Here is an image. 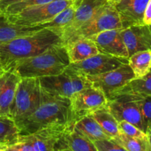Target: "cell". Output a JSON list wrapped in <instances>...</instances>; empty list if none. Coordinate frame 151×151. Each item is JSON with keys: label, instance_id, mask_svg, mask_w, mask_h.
Segmentation results:
<instances>
[{"label": "cell", "instance_id": "1", "mask_svg": "<svg viewBox=\"0 0 151 151\" xmlns=\"http://www.w3.org/2000/svg\"><path fill=\"white\" fill-rule=\"evenodd\" d=\"M64 45L61 36L48 28L18 37L0 45V63L4 71H11L18 61L42 53L54 46Z\"/></svg>", "mask_w": 151, "mask_h": 151}, {"label": "cell", "instance_id": "2", "mask_svg": "<svg viewBox=\"0 0 151 151\" xmlns=\"http://www.w3.org/2000/svg\"><path fill=\"white\" fill-rule=\"evenodd\" d=\"M15 122L20 135L31 134L54 125L75 123L70 99L52 95L43 91L42 100L38 107L29 116Z\"/></svg>", "mask_w": 151, "mask_h": 151}, {"label": "cell", "instance_id": "3", "mask_svg": "<svg viewBox=\"0 0 151 151\" xmlns=\"http://www.w3.org/2000/svg\"><path fill=\"white\" fill-rule=\"evenodd\" d=\"M70 63L66 46H54L37 55L18 61L11 72L21 78H39L58 75Z\"/></svg>", "mask_w": 151, "mask_h": 151}, {"label": "cell", "instance_id": "4", "mask_svg": "<svg viewBox=\"0 0 151 151\" xmlns=\"http://www.w3.org/2000/svg\"><path fill=\"white\" fill-rule=\"evenodd\" d=\"M42 97L39 78H22L10 107V116L16 122L29 116L38 107Z\"/></svg>", "mask_w": 151, "mask_h": 151}, {"label": "cell", "instance_id": "5", "mask_svg": "<svg viewBox=\"0 0 151 151\" xmlns=\"http://www.w3.org/2000/svg\"><path fill=\"white\" fill-rule=\"evenodd\" d=\"M39 81L43 91L68 99L90 83L86 77L69 66L58 75L41 77L39 78Z\"/></svg>", "mask_w": 151, "mask_h": 151}, {"label": "cell", "instance_id": "6", "mask_svg": "<svg viewBox=\"0 0 151 151\" xmlns=\"http://www.w3.org/2000/svg\"><path fill=\"white\" fill-rule=\"evenodd\" d=\"M70 125H54L29 134L19 135L17 142L8 147L7 151H54L57 141Z\"/></svg>", "mask_w": 151, "mask_h": 151}, {"label": "cell", "instance_id": "7", "mask_svg": "<svg viewBox=\"0 0 151 151\" xmlns=\"http://www.w3.org/2000/svg\"><path fill=\"white\" fill-rule=\"evenodd\" d=\"M122 29L119 14L114 5L108 3L88 22L75 30L64 43V46L81 38H89L103 31Z\"/></svg>", "mask_w": 151, "mask_h": 151}, {"label": "cell", "instance_id": "8", "mask_svg": "<svg viewBox=\"0 0 151 151\" xmlns=\"http://www.w3.org/2000/svg\"><path fill=\"white\" fill-rule=\"evenodd\" d=\"M75 4L74 0H54L41 5L26 9L20 13L5 16L12 23L22 26H38L47 23L60 11Z\"/></svg>", "mask_w": 151, "mask_h": 151}, {"label": "cell", "instance_id": "9", "mask_svg": "<svg viewBox=\"0 0 151 151\" xmlns=\"http://www.w3.org/2000/svg\"><path fill=\"white\" fill-rule=\"evenodd\" d=\"M106 107L118 122L126 121L136 125L145 133L141 111L136 94H121L114 96L108 100Z\"/></svg>", "mask_w": 151, "mask_h": 151}, {"label": "cell", "instance_id": "10", "mask_svg": "<svg viewBox=\"0 0 151 151\" xmlns=\"http://www.w3.org/2000/svg\"><path fill=\"white\" fill-rule=\"evenodd\" d=\"M86 77L93 86L104 93L108 100H110L118 90L135 78L128 63L106 73Z\"/></svg>", "mask_w": 151, "mask_h": 151}, {"label": "cell", "instance_id": "11", "mask_svg": "<svg viewBox=\"0 0 151 151\" xmlns=\"http://www.w3.org/2000/svg\"><path fill=\"white\" fill-rule=\"evenodd\" d=\"M107 102V97L103 91L91 83L86 86L70 98L71 109L75 122L80 118L106 106Z\"/></svg>", "mask_w": 151, "mask_h": 151}, {"label": "cell", "instance_id": "12", "mask_svg": "<svg viewBox=\"0 0 151 151\" xmlns=\"http://www.w3.org/2000/svg\"><path fill=\"white\" fill-rule=\"evenodd\" d=\"M128 63V58L98 53L78 63H70L69 68L84 76H94L114 70Z\"/></svg>", "mask_w": 151, "mask_h": 151}, {"label": "cell", "instance_id": "13", "mask_svg": "<svg viewBox=\"0 0 151 151\" xmlns=\"http://www.w3.org/2000/svg\"><path fill=\"white\" fill-rule=\"evenodd\" d=\"M121 29H108L88 38L94 41L100 53L128 58L129 55L121 35Z\"/></svg>", "mask_w": 151, "mask_h": 151}, {"label": "cell", "instance_id": "14", "mask_svg": "<svg viewBox=\"0 0 151 151\" xmlns=\"http://www.w3.org/2000/svg\"><path fill=\"white\" fill-rule=\"evenodd\" d=\"M108 3V0H82L77 7L73 19L60 31L63 44L75 30L88 22Z\"/></svg>", "mask_w": 151, "mask_h": 151}, {"label": "cell", "instance_id": "15", "mask_svg": "<svg viewBox=\"0 0 151 151\" xmlns=\"http://www.w3.org/2000/svg\"><path fill=\"white\" fill-rule=\"evenodd\" d=\"M120 32L129 56L137 52L151 50V27L149 25H134L122 29Z\"/></svg>", "mask_w": 151, "mask_h": 151}, {"label": "cell", "instance_id": "16", "mask_svg": "<svg viewBox=\"0 0 151 151\" xmlns=\"http://www.w3.org/2000/svg\"><path fill=\"white\" fill-rule=\"evenodd\" d=\"M149 0H120L114 4L122 29L134 25L144 24L143 17Z\"/></svg>", "mask_w": 151, "mask_h": 151}, {"label": "cell", "instance_id": "17", "mask_svg": "<svg viewBox=\"0 0 151 151\" xmlns=\"http://www.w3.org/2000/svg\"><path fill=\"white\" fill-rule=\"evenodd\" d=\"M54 151H96L94 143L74 127L66 128L54 147Z\"/></svg>", "mask_w": 151, "mask_h": 151}, {"label": "cell", "instance_id": "18", "mask_svg": "<svg viewBox=\"0 0 151 151\" xmlns=\"http://www.w3.org/2000/svg\"><path fill=\"white\" fill-rule=\"evenodd\" d=\"M21 79L11 71H4L0 75V116H10V107Z\"/></svg>", "mask_w": 151, "mask_h": 151}, {"label": "cell", "instance_id": "19", "mask_svg": "<svg viewBox=\"0 0 151 151\" xmlns=\"http://www.w3.org/2000/svg\"><path fill=\"white\" fill-rule=\"evenodd\" d=\"M66 47L71 63L81 62L100 53L94 41L88 38L72 41Z\"/></svg>", "mask_w": 151, "mask_h": 151}, {"label": "cell", "instance_id": "20", "mask_svg": "<svg viewBox=\"0 0 151 151\" xmlns=\"http://www.w3.org/2000/svg\"><path fill=\"white\" fill-rule=\"evenodd\" d=\"M41 28L39 26H22L12 23L7 16L0 11V42L5 43L9 41L33 33Z\"/></svg>", "mask_w": 151, "mask_h": 151}, {"label": "cell", "instance_id": "21", "mask_svg": "<svg viewBox=\"0 0 151 151\" xmlns=\"http://www.w3.org/2000/svg\"><path fill=\"white\" fill-rule=\"evenodd\" d=\"M100 125L106 134L111 138L117 137L120 134L119 122L113 116L106 106L97 109L90 114Z\"/></svg>", "mask_w": 151, "mask_h": 151}, {"label": "cell", "instance_id": "22", "mask_svg": "<svg viewBox=\"0 0 151 151\" xmlns=\"http://www.w3.org/2000/svg\"><path fill=\"white\" fill-rule=\"evenodd\" d=\"M74 127L92 142L102 139L111 138L106 135L100 125L90 115H86L78 119L74 123Z\"/></svg>", "mask_w": 151, "mask_h": 151}, {"label": "cell", "instance_id": "23", "mask_svg": "<svg viewBox=\"0 0 151 151\" xmlns=\"http://www.w3.org/2000/svg\"><path fill=\"white\" fill-rule=\"evenodd\" d=\"M121 94H131L151 97V72L141 78L133 79L122 88L118 90L113 97Z\"/></svg>", "mask_w": 151, "mask_h": 151}, {"label": "cell", "instance_id": "24", "mask_svg": "<svg viewBox=\"0 0 151 151\" xmlns=\"http://www.w3.org/2000/svg\"><path fill=\"white\" fill-rule=\"evenodd\" d=\"M128 65L132 69L135 78L145 76L150 72L151 50L137 52L128 57Z\"/></svg>", "mask_w": 151, "mask_h": 151}, {"label": "cell", "instance_id": "25", "mask_svg": "<svg viewBox=\"0 0 151 151\" xmlns=\"http://www.w3.org/2000/svg\"><path fill=\"white\" fill-rule=\"evenodd\" d=\"M19 135L20 131L14 119L8 116H0V142L10 147L17 142Z\"/></svg>", "mask_w": 151, "mask_h": 151}, {"label": "cell", "instance_id": "26", "mask_svg": "<svg viewBox=\"0 0 151 151\" xmlns=\"http://www.w3.org/2000/svg\"><path fill=\"white\" fill-rule=\"evenodd\" d=\"M76 8L77 6L75 5V4H72L60 11L50 22L38 25V26L42 28L51 29L60 35V31L62 30V29L65 27L73 19Z\"/></svg>", "mask_w": 151, "mask_h": 151}, {"label": "cell", "instance_id": "27", "mask_svg": "<svg viewBox=\"0 0 151 151\" xmlns=\"http://www.w3.org/2000/svg\"><path fill=\"white\" fill-rule=\"evenodd\" d=\"M113 139L123 147L125 151H151L147 137L137 138L129 137L121 132L119 136L113 137Z\"/></svg>", "mask_w": 151, "mask_h": 151}, {"label": "cell", "instance_id": "28", "mask_svg": "<svg viewBox=\"0 0 151 151\" xmlns=\"http://www.w3.org/2000/svg\"><path fill=\"white\" fill-rule=\"evenodd\" d=\"M52 1H54V0H23V1H21L19 2L10 4V5L7 6L0 11L2 12L6 16H10V15L17 14V13H20V12L26 10V9L46 4V3Z\"/></svg>", "mask_w": 151, "mask_h": 151}, {"label": "cell", "instance_id": "29", "mask_svg": "<svg viewBox=\"0 0 151 151\" xmlns=\"http://www.w3.org/2000/svg\"><path fill=\"white\" fill-rule=\"evenodd\" d=\"M137 96L146 133L147 128L151 125V97L150 96Z\"/></svg>", "mask_w": 151, "mask_h": 151}, {"label": "cell", "instance_id": "30", "mask_svg": "<svg viewBox=\"0 0 151 151\" xmlns=\"http://www.w3.org/2000/svg\"><path fill=\"white\" fill-rule=\"evenodd\" d=\"M119 128L120 130V132L123 133L125 135H128L129 137H137V138H145L147 137V134L137 128L136 125L126 122V121H120L119 122Z\"/></svg>", "mask_w": 151, "mask_h": 151}, {"label": "cell", "instance_id": "31", "mask_svg": "<svg viewBox=\"0 0 151 151\" xmlns=\"http://www.w3.org/2000/svg\"><path fill=\"white\" fill-rule=\"evenodd\" d=\"M96 148V151H111V150H124L113 138L102 139L93 142Z\"/></svg>", "mask_w": 151, "mask_h": 151}, {"label": "cell", "instance_id": "32", "mask_svg": "<svg viewBox=\"0 0 151 151\" xmlns=\"http://www.w3.org/2000/svg\"><path fill=\"white\" fill-rule=\"evenodd\" d=\"M143 23L144 24L151 26V0H149L145 10Z\"/></svg>", "mask_w": 151, "mask_h": 151}, {"label": "cell", "instance_id": "33", "mask_svg": "<svg viewBox=\"0 0 151 151\" xmlns=\"http://www.w3.org/2000/svg\"><path fill=\"white\" fill-rule=\"evenodd\" d=\"M21 1H23V0H1V1H0V10H2L3 9H4L6 7L10 5V4L19 2Z\"/></svg>", "mask_w": 151, "mask_h": 151}, {"label": "cell", "instance_id": "34", "mask_svg": "<svg viewBox=\"0 0 151 151\" xmlns=\"http://www.w3.org/2000/svg\"><path fill=\"white\" fill-rule=\"evenodd\" d=\"M146 134H147V139H148L149 143H150V150H151V125L147 128V131H146Z\"/></svg>", "mask_w": 151, "mask_h": 151}, {"label": "cell", "instance_id": "35", "mask_svg": "<svg viewBox=\"0 0 151 151\" xmlns=\"http://www.w3.org/2000/svg\"><path fill=\"white\" fill-rule=\"evenodd\" d=\"M8 146L0 142V151H7Z\"/></svg>", "mask_w": 151, "mask_h": 151}, {"label": "cell", "instance_id": "36", "mask_svg": "<svg viewBox=\"0 0 151 151\" xmlns=\"http://www.w3.org/2000/svg\"><path fill=\"white\" fill-rule=\"evenodd\" d=\"M120 1V0H108V1H109L110 4H113V5H114V4H116V3L119 2V1Z\"/></svg>", "mask_w": 151, "mask_h": 151}, {"label": "cell", "instance_id": "37", "mask_svg": "<svg viewBox=\"0 0 151 151\" xmlns=\"http://www.w3.org/2000/svg\"><path fill=\"white\" fill-rule=\"evenodd\" d=\"M74 1H75V5H76L77 7H78V4H79L80 3H81V1H82V0H74Z\"/></svg>", "mask_w": 151, "mask_h": 151}, {"label": "cell", "instance_id": "38", "mask_svg": "<svg viewBox=\"0 0 151 151\" xmlns=\"http://www.w3.org/2000/svg\"><path fill=\"white\" fill-rule=\"evenodd\" d=\"M3 72H4V70H3L2 67H1V63H0V75H1Z\"/></svg>", "mask_w": 151, "mask_h": 151}, {"label": "cell", "instance_id": "39", "mask_svg": "<svg viewBox=\"0 0 151 151\" xmlns=\"http://www.w3.org/2000/svg\"><path fill=\"white\" fill-rule=\"evenodd\" d=\"M1 44H2V42H0V45H1Z\"/></svg>", "mask_w": 151, "mask_h": 151}, {"label": "cell", "instance_id": "40", "mask_svg": "<svg viewBox=\"0 0 151 151\" xmlns=\"http://www.w3.org/2000/svg\"><path fill=\"white\" fill-rule=\"evenodd\" d=\"M150 72H151V69H150Z\"/></svg>", "mask_w": 151, "mask_h": 151}, {"label": "cell", "instance_id": "41", "mask_svg": "<svg viewBox=\"0 0 151 151\" xmlns=\"http://www.w3.org/2000/svg\"><path fill=\"white\" fill-rule=\"evenodd\" d=\"M0 1H1V0H0Z\"/></svg>", "mask_w": 151, "mask_h": 151}, {"label": "cell", "instance_id": "42", "mask_svg": "<svg viewBox=\"0 0 151 151\" xmlns=\"http://www.w3.org/2000/svg\"><path fill=\"white\" fill-rule=\"evenodd\" d=\"M150 27H151V26H150Z\"/></svg>", "mask_w": 151, "mask_h": 151}]
</instances>
